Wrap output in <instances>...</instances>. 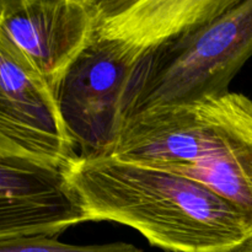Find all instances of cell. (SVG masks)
Here are the masks:
<instances>
[{"label": "cell", "mask_w": 252, "mask_h": 252, "mask_svg": "<svg viewBox=\"0 0 252 252\" xmlns=\"http://www.w3.org/2000/svg\"><path fill=\"white\" fill-rule=\"evenodd\" d=\"M85 223L63 171L21 157L0 142V238H57Z\"/></svg>", "instance_id": "obj_7"}, {"label": "cell", "mask_w": 252, "mask_h": 252, "mask_svg": "<svg viewBox=\"0 0 252 252\" xmlns=\"http://www.w3.org/2000/svg\"><path fill=\"white\" fill-rule=\"evenodd\" d=\"M85 221H115L167 252H236L252 243L245 217L184 175L112 155L76 157L64 170Z\"/></svg>", "instance_id": "obj_2"}, {"label": "cell", "mask_w": 252, "mask_h": 252, "mask_svg": "<svg viewBox=\"0 0 252 252\" xmlns=\"http://www.w3.org/2000/svg\"><path fill=\"white\" fill-rule=\"evenodd\" d=\"M0 142L31 161L61 171L78 157L54 93L1 34Z\"/></svg>", "instance_id": "obj_5"}, {"label": "cell", "mask_w": 252, "mask_h": 252, "mask_svg": "<svg viewBox=\"0 0 252 252\" xmlns=\"http://www.w3.org/2000/svg\"><path fill=\"white\" fill-rule=\"evenodd\" d=\"M250 57L252 0H234L154 54L133 85L126 121L145 111L226 94Z\"/></svg>", "instance_id": "obj_4"}, {"label": "cell", "mask_w": 252, "mask_h": 252, "mask_svg": "<svg viewBox=\"0 0 252 252\" xmlns=\"http://www.w3.org/2000/svg\"><path fill=\"white\" fill-rule=\"evenodd\" d=\"M236 252H252V243L249 244V245H246L245 248L240 249V250L236 251Z\"/></svg>", "instance_id": "obj_9"}, {"label": "cell", "mask_w": 252, "mask_h": 252, "mask_svg": "<svg viewBox=\"0 0 252 252\" xmlns=\"http://www.w3.org/2000/svg\"><path fill=\"white\" fill-rule=\"evenodd\" d=\"M110 155L169 170L233 204L252 229V100L239 93L128 118Z\"/></svg>", "instance_id": "obj_3"}, {"label": "cell", "mask_w": 252, "mask_h": 252, "mask_svg": "<svg viewBox=\"0 0 252 252\" xmlns=\"http://www.w3.org/2000/svg\"><path fill=\"white\" fill-rule=\"evenodd\" d=\"M0 252H143L127 243L102 245H70L54 236L32 235L0 238Z\"/></svg>", "instance_id": "obj_8"}, {"label": "cell", "mask_w": 252, "mask_h": 252, "mask_svg": "<svg viewBox=\"0 0 252 252\" xmlns=\"http://www.w3.org/2000/svg\"><path fill=\"white\" fill-rule=\"evenodd\" d=\"M97 0H0V34L56 93L88 42Z\"/></svg>", "instance_id": "obj_6"}, {"label": "cell", "mask_w": 252, "mask_h": 252, "mask_svg": "<svg viewBox=\"0 0 252 252\" xmlns=\"http://www.w3.org/2000/svg\"><path fill=\"white\" fill-rule=\"evenodd\" d=\"M234 0H97L88 42L56 96L78 157H105L126 121L135 80L161 47Z\"/></svg>", "instance_id": "obj_1"}]
</instances>
